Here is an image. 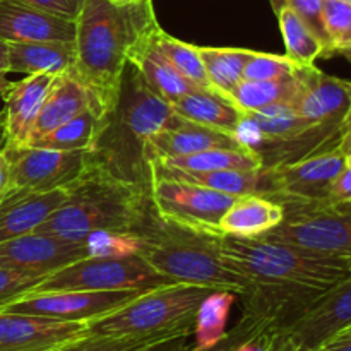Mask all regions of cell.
Returning <instances> with one entry per match:
<instances>
[{"instance_id": "1", "label": "cell", "mask_w": 351, "mask_h": 351, "mask_svg": "<svg viewBox=\"0 0 351 351\" xmlns=\"http://www.w3.org/2000/svg\"><path fill=\"white\" fill-rule=\"evenodd\" d=\"M218 247L249 281V290L240 295L242 315L263 326L264 338L290 326L321 295L351 278V259L263 237L221 235Z\"/></svg>"}, {"instance_id": "2", "label": "cell", "mask_w": 351, "mask_h": 351, "mask_svg": "<svg viewBox=\"0 0 351 351\" xmlns=\"http://www.w3.org/2000/svg\"><path fill=\"white\" fill-rule=\"evenodd\" d=\"M173 119L170 103L156 95L139 71L127 62L119 95L103 115L88 149L89 168L125 184L149 187L147 146L151 137Z\"/></svg>"}, {"instance_id": "3", "label": "cell", "mask_w": 351, "mask_h": 351, "mask_svg": "<svg viewBox=\"0 0 351 351\" xmlns=\"http://www.w3.org/2000/svg\"><path fill=\"white\" fill-rule=\"evenodd\" d=\"M75 24L77 60L72 72L106 112L119 95L127 53L158 24L153 0H84Z\"/></svg>"}, {"instance_id": "4", "label": "cell", "mask_w": 351, "mask_h": 351, "mask_svg": "<svg viewBox=\"0 0 351 351\" xmlns=\"http://www.w3.org/2000/svg\"><path fill=\"white\" fill-rule=\"evenodd\" d=\"M136 235H139V256L173 283L232 291L239 297L249 290L245 276L223 257L218 247L221 235L192 232L163 221L153 204Z\"/></svg>"}, {"instance_id": "5", "label": "cell", "mask_w": 351, "mask_h": 351, "mask_svg": "<svg viewBox=\"0 0 351 351\" xmlns=\"http://www.w3.org/2000/svg\"><path fill=\"white\" fill-rule=\"evenodd\" d=\"M149 208V187L125 184L89 168L36 232L72 242H86L98 232L136 233Z\"/></svg>"}, {"instance_id": "6", "label": "cell", "mask_w": 351, "mask_h": 351, "mask_svg": "<svg viewBox=\"0 0 351 351\" xmlns=\"http://www.w3.org/2000/svg\"><path fill=\"white\" fill-rule=\"evenodd\" d=\"M215 290L171 283L137 295L115 312L86 324V335L175 341L194 335L202 300Z\"/></svg>"}, {"instance_id": "7", "label": "cell", "mask_w": 351, "mask_h": 351, "mask_svg": "<svg viewBox=\"0 0 351 351\" xmlns=\"http://www.w3.org/2000/svg\"><path fill=\"white\" fill-rule=\"evenodd\" d=\"M143 257H84L45 276L31 291H117L139 290L171 285Z\"/></svg>"}, {"instance_id": "8", "label": "cell", "mask_w": 351, "mask_h": 351, "mask_svg": "<svg viewBox=\"0 0 351 351\" xmlns=\"http://www.w3.org/2000/svg\"><path fill=\"white\" fill-rule=\"evenodd\" d=\"M283 208V221L263 239L351 259V204L328 201Z\"/></svg>"}, {"instance_id": "9", "label": "cell", "mask_w": 351, "mask_h": 351, "mask_svg": "<svg viewBox=\"0 0 351 351\" xmlns=\"http://www.w3.org/2000/svg\"><path fill=\"white\" fill-rule=\"evenodd\" d=\"M149 199L163 221L192 232L223 235L219 221L237 197L165 175L151 173Z\"/></svg>"}, {"instance_id": "10", "label": "cell", "mask_w": 351, "mask_h": 351, "mask_svg": "<svg viewBox=\"0 0 351 351\" xmlns=\"http://www.w3.org/2000/svg\"><path fill=\"white\" fill-rule=\"evenodd\" d=\"M351 328V278L317 298L297 321L263 339L266 351H319Z\"/></svg>"}, {"instance_id": "11", "label": "cell", "mask_w": 351, "mask_h": 351, "mask_svg": "<svg viewBox=\"0 0 351 351\" xmlns=\"http://www.w3.org/2000/svg\"><path fill=\"white\" fill-rule=\"evenodd\" d=\"M346 165L348 156L339 147H332L298 161L266 168L269 175L267 197L281 204L328 202L332 184Z\"/></svg>"}, {"instance_id": "12", "label": "cell", "mask_w": 351, "mask_h": 351, "mask_svg": "<svg viewBox=\"0 0 351 351\" xmlns=\"http://www.w3.org/2000/svg\"><path fill=\"white\" fill-rule=\"evenodd\" d=\"M10 165L12 189L47 192L69 189L89 170L88 149L2 147Z\"/></svg>"}, {"instance_id": "13", "label": "cell", "mask_w": 351, "mask_h": 351, "mask_svg": "<svg viewBox=\"0 0 351 351\" xmlns=\"http://www.w3.org/2000/svg\"><path fill=\"white\" fill-rule=\"evenodd\" d=\"M141 293L144 291H29L10 302L2 311L88 324L103 315L112 314Z\"/></svg>"}, {"instance_id": "14", "label": "cell", "mask_w": 351, "mask_h": 351, "mask_svg": "<svg viewBox=\"0 0 351 351\" xmlns=\"http://www.w3.org/2000/svg\"><path fill=\"white\" fill-rule=\"evenodd\" d=\"M297 91L290 106L307 123L341 134L351 110V81L332 77L321 69L297 65Z\"/></svg>"}, {"instance_id": "15", "label": "cell", "mask_w": 351, "mask_h": 351, "mask_svg": "<svg viewBox=\"0 0 351 351\" xmlns=\"http://www.w3.org/2000/svg\"><path fill=\"white\" fill-rule=\"evenodd\" d=\"M84 257H88L86 242H72L40 232L0 243V269L40 280Z\"/></svg>"}, {"instance_id": "16", "label": "cell", "mask_w": 351, "mask_h": 351, "mask_svg": "<svg viewBox=\"0 0 351 351\" xmlns=\"http://www.w3.org/2000/svg\"><path fill=\"white\" fill-rule=\"evenodd\" d=\"M84 335V322L0 311V351H53Z\"/></svg>"}, {"instance_id": "17", "label": "cell", "mask_w": 351, "mask_h": 351, "mask_svg": "<svg viewBox=\"0 0 351 351\" xmlns=\"http://www.w3.org/2000/svg\"><path fill=\"white\" fill-rule=\"evenodd\" d=\"M240 147L250 146H247L235 134L191 122L175 113V119L151 137L147 156L149 161H154L189 156L209 149H240Z\"/></svg>"}, {"instance_id": "18", "label": "cell", "mask_w": 351, "mask_h": 351, "mask_svg": "<svg viewBox=\"0 0 351 351\" xmlns=\"http://www.w3.org/2000/svg\"><path fill=\"white\" fill-rule=\"evenodd\" d=\"M77 24L19 0H0V38L7 43L75 41Z\"/></svg>"}, {"instance_id": "19", "label": "cell", "mask_w": 351, "mask_h": 351, "mask_svg": "<svg viewBox=\"0 0 351 351\" xmlns=\"http://www.w3.org/2000/svg\"><path fill=\"white\" fill-rule=\"evenodd\" d=\"M57 75L33 74L12 82L3 95V130L2 147H23L29 141L45 98Z\"/></svg>"}, {"instance_id": "20", "label": "cell", "mask_w": 351, "mask_h": 351, "mask_svg": "<svg viewBox=\"0 0 351 351\" xmlns=\"http://www.w3.org/2000/svg\"><path fill=\"white\" fill-rule=\"evenodd\" d=\"M67 197V189L21 191L12 189L0 197V243L33 233L57 211Z\"/></svg>"}, {"instance_id": "21", "label": "cell", "mask_w": 351, "mask_h": 351, "mask_svg": "<svg viewBox=\"0 0 351 351\" xmlns=\"http://www.w3.org/2000/svg\"><path fill=\"white\" fill-rule=\"evenodd\" d=\"M158 26H160V24H156V26L151 27L149 31H146V33L134 43V47L130 48L129 53H127V62H130V64L139 71V74L143 75L144 81L147 82V86H149L156 95H160L165 101L173 105V103L178 101L182 96L197 89V86L189 82L187 79L168 62V58L165 57L163 51H161L160 48H158V45L154 43L153 33Z\"/></svg>"}, {"instance_id": "22", "label": "cell", "mask_w": 351, "mask_h": 351, "mask_svg": "<svg viewBox=\"0 0 351 351\" xmlns=\"http://www.w3.org/2000/svg\"><path fill=\"white\" fill-rule=\"evenodd\" d=\"M91 105L99 106L93 93L79 81L74 72L57 75L50 91H48L47 98H45L40 115H38L36 122H34V127L31 130L29 141H27L26 146H29L34 141L50 134L57 127L64 125L65 122L74 119L75 115L84 112Z\"/></svg>"}, {"instance_id": "23", "label": "cell", "mask_w": 351, "mask_h": 351, "mask_svg": "<svg viewBox=\"0 0 351 351\" xmlns=\"http://www.w3.org/2000/svg\"><path fill=\"white\" fill-rule=\"evenodd\" d=\"M151 173L165 175V177L177 178L189 184L201 185L221 194L242 197V195H266L269 194V175L266 168L252 171L242 170H221V171H184L171 168L161 161H151Z\"/></svg>"}, {"instance_id": "24", "label": "cell", "mask_w": 351, "mask_h": 351, "mask_svg": "<svg viewBox=\"0 0 351 351\" xmlns=\"http://www.w3.org/2000/svg\"><path fill=\"white\" fill-rule=\"evenodd\" d=\"M285 218L281 202L266 195L252 194L237 197L219 221L223 235L257 239L276 228Z\"/></svg>"}, {"instance_id": "25", "label": "cell", "mask_w": 351, "mask_h": 351, "mask_svg": "<svg viewBox=\"0 0 351 351\" xmlns=\"http://www.w3.org/2000/svg\"><path fill=\"white\" fill-rule=\"evenodd\" d=\"M178 117L202 125L215 127L239 136L243 123V112L221 93L208 88H197L182 96L171 105Z\"/></svg>"}, {"instance_id": "26", "label": "cell", "mask_w": 351, "mask_h": 351, "mask_svg": "<svg viewBox=\"0 0 351 351\" xmlns=\"http://www.w3.org/2000/svg\"><path fill=\"white\" fill-rule=\"evenodd\" d=\"M75 60V41L9 43V72L62 75L74 71Z\"/></svg>"}, {"instance_id": "27", "label": "cell", "mask_w": 351, "mask_h": 351, "mask_svg": "<svg viewBox=\"0 0 351 351\" xmlns=\"http://www.w3.org/2000/svg\"><path fill=\"white\" fill-rule=\"evenodd\" d=\"M171 168L184 171H221V170H242L252 171L264 168L263 158L252 147L240 149H209L202 153L189 154L180 158L156 160Z\"/></svg>"}, {"instance_id": "28", "label": "cell", "mask_w": 351, "mask_h": 351, "mask_svg": "<svg viewBox=\"0 0 351 351\" xmlns=\"http://www.w3.org/2000/svg\"><path fill=\"white\" fill-rule=\"evenodd\" d=\"M211 89L228 96L243 81V69L254 50L197 47Z\"/></svg>"}, {"instance_id": "29", "label": "cell", "mask_w": 351, "mask_h": 351, "mask_svg": "<svg viewBox=\"0 0 351 351\" xmlns=\"http://www.w3.org/2000/svg\"><path fill=\"white\" fill-rule=\"evenodd\" d=\"M103 115H105V112L99 106L91 105L84 112L75 115L74 119L65 122L64 125L57 127L50 134L41 137V139L34 141L29 146L64 151L89 149L96 134H98Z\"/></svg>"}, {"instance_id": "30", "label": "cell", "mask_w": 351, "mask_h": 351, "mask_svg": "<svg viewBox=\"0 0 351 351\" xmlns=\"http://www.w3.org/2000/svg\"><path fill=\"white\" fill-rule=\"evenodd\" d=\"M295 91H297L295 74L291 77L278 79V81H245L243 79L233 89L230 99L243 113H252L271 108L274 105L291 103Z\"/></svg>"}, {"instance_id": "31", "label": "cell", "mask_w": 351, "mask_h": 351, "mask_svg": "<svg viewBox=\"0 0 351 351\" xmlns=\"http://www.w3.org/2000/svg\"><path fill=\"white\" fill-rule=\"evenodd\" d=\"M239 295L225 290H215L202 300L195 315L194 348H209L226 335L230 311Z\"/></svg>"}, {"instance_id": "32", "label": "cell", "mask_w": 351, "mask_h": 351, "mask_svg": "<svg viewBox=\"0 0 351 351\" xmlns=\"http://www.w3.org/2000/svg\"><path fill=\"white\" fill-rule=\"evenodd\" d=\"M276 16L285 48H287L285 55L291 62H295L297 65H311L317 58L324 57V43L290 7H283Z\"/></svg>"}, {"instance_id": "33", "label": "cell", "mask_w": 351, "mask_h": 351, "mask_svg": "<svg viewBox=\"0 0 351 351\" xmlns=\"http://www.w3.org/2000/svg\"><path fill=\"white\" fill-rule=\"evenodd\" d=\"M153 36L154 43H156L158 48L163 51V55L168 58V62H170V64L173 65L189 82H192V84L197 86V88H211L197 47L184 43V41L170 36V34H168L167 31L161 29L160 26L154 29Z\"/></svg>"}, {"instance_id": "34", "label": "cell", "mask_w": 351, "mask_h": 351, "mask_svg": "<svg viewBox=\"0 0 351 351\" xmlns=\"http://www.w3.org/2000/svg\"><path fill=\"white\" fill-rule=\"evenodd\" d=\"M177 341V339H175ZM170 341L137 338H110V336L84 335L71 343H65L53 351H147Z\"/></svg>"}, {"instance_id": "35", "label": "cell", "mask_w": 351, "mask_h": 351, "mask_svg": "<svg viewBox=\"0 0 351 351\" xmlns=\"http://www.w3.org/2000/svg\"><path fill=\"white\" fill-rule=\"evenodd\" d=\"M295 69H297V64L291 62L287 55L252 51L243 69V79L245 81H278V79L291 77L295 74Z\"/></svg>"}, {"instance_id": "36", "label": "cell", "mask_w": 351, "mask_h": 351, "mask_svg": "<svg viewBox=\"0 0 351 351\" xmlns=\"http://www.w3.org/2000/svg\"><path fill=\"white\" fill-rule=\"evenodd\" d=\"M88 257H127L139 254V235L136 233L98 232L86 240Z\"/></svg>"}, {"instance_id": "37", "label": "cell", "mask_w": 351, "mask_h": 351, "mask_svg": "<svg viewBox=\"0 0 351 351\" xmlns=\"http://www.w3.org/2000/svg\"><path fill=\"white\" fill-rule=\"evenodd\" d=\"M322 19L329 38V50L326 53V58H329L332 48L351 36V3L345 0H324Z\"/></svg>"}, {"instance_id": "38", "label": "cell", "mask_w": 351, "mask_h": 351, "mask_svg": "<svg viewBox=\"0 0 351 351\" xmlns=\"http://www.w3.org/2000/svg\"><path fill=\"white\" fill-rule=\"evenodd\" d=\"M264 336H266V331H264L259 322L240 315L235 328L226 331V335L216 345L209 346V348H194V346L187 348V346H182L177 351H239L240 346L245 345L250 339L264 338Z\"/></svg>"}, {"instance_id": "39", "label": "cell", "mask_w": 351, "mask_h": 351, "mask_svg": "<svg viewBox=\"0 0 351 351\" xmlns=\"http://www.w3.org/2000/svg\"><path fill=\"white\" fill-rule=\"evenodd\" d=\"M322 5H324V0H285V7H290L315 34H317L319 40L324 43L326 53L329 50V38L326 33L324 27V19H322Z\"/></svg>"}, {"instance_id": "40", "label": "cell", "mask_w": 351, "mask_h": 351, "mask_svg": "<svg viewBox=\"0 0 351 351\" xmlns=\"http://www.w3.org/2000/svg\"><path fill=\"white\" fill-rule=\"evenodd\" d=\"M40 281V278L23 276V274L12 273V271L0 269V311L10 302L29 293Z\"/></svg>"}, {"instance_id": "41", "label": "cell", "mask_w": 351, "mask_h": 351, "mask_svg": "<svg viewBox=\"0 0 351 351\" xmlns=\"http://www.w3.org/2000/svg\"><path fill=\"white\" fill-rule=\"evenodd\" d=\"M19 2L36 7L45 12L55 14L58 17H64V19L77 21L84 0H19Z\"/></svg>"}, {"instance_id": "42", "label": "cell", "mask_w": 351, "mask_h": 351, "mask_svg": "<svg viewBox=\"0 0 351 351\" xmlns=\"http://www.w3.org/2000/svg\"><path fill=\"white\" fill-rule=\"evenodd\" d=\"M329 201L351 204V165H346L345 170L335 180L331 187V194H329Z\"/></svg>"}, {"instance_id": "43", "label": "cell", "mask_w": 351, "mask_h": 351, "mask_svg": "<svg viewBox=\"0 0 351 351\" xmlns=\"http://www.w3.org/2000/svg\"><path fill=\"white\" fill-rule=\"evenodd\" d=\"M12 191V178H10V165L5 153L0 147V197Z\"/></svg>"}, {"instance_id": "44", "label": "cell", "mask_w": 351, "mask_h": 351, "mask_svg": "<svg viewBox=\"0 0 351 351\" xmlns=\"http://www.w3.org/2000/svg\"><path fill=\"white\" fill-rule=\"evenodd\" d=\"M339 149H341L343 154L350 156L351 154V110L346 115L345 123H343V130H341V139H339Z\"/></svg>"}, {"instance_id": "45", "label": "cell", "mask_w": 351, "mask_h": 351, "mask_svg": "<svg viewBox=\"0 0 351 351\" xmlns=\"http://www.w3.org/2000/svg\"><path fill=\"white\" fill-rule=\"evenodd\" d=\"M319 351H351V336H338Z\"/></svg>"}, {"instance_id": "46", "label": "cell", "mask_w": 351, "mask_h": 351, "mask_svg": "<svg viewBox=\"0 0 351 351\" xmlns=\"http://www.w3.org/2000/svg\"><path fill=\"white\" fill-rule=\"evenodd\" d=\"M335 55L345 57L346 60H348L351 64V36L346 41H343V43H339L338 47L332 48V51H331V55H329V57H335Z\"/></svg>"}, {"instance_id": "47", "label": "cell", "mask_w": 351, "mask_h": 351, "mask_svg": "<svg viewBox=\"0 0 351 351\" xmlns=\"http://www.w3.org/2000/svg\"><path fill=\"white\" fill-rule=\"evenodd\" d=\"M0 72L9 74V43L0 38Z\"/></svg>"}, {"instance_id": "48", "label": "cell", "mask_w": 351, "mask_h": 351, "mask_svg": "<svg viewBox=\"0 0 351 351\" xmlns=\"http://www.w3.org/2000/svg\"><path fill=\"white\" fill-rule=\"evenodd\" d=\"M185 341H187V339H177V341L163 343V345H158L147 351H177L178 348H182V346H185Z\"/></svg>"}, {"instance_id": "49", "label": "cell", "mask_w": 351, "mask_h": 351, "mask_svg": "<svg viewBox=\"0 0 351 351\" xmlns=\"http://www.w3.org/2000/svg\"><path fill=\"white\" fill-rule=\"evenodd\" d=\"M239 351H266V346H264L263 338H256L247 341L245 345H242L239 348Z\"/></svg>"}, {"instance_id": "50", "label": "cell", "mask_w": 351, "mask_h": 351, "mask_svg": "<svg viewBox=\"0 0 351 351\" xmlns=\"http://www.w3.org/2000/svg\"><path fill=\"white\" fill-rule=\"evenodd\" d=\"M10 86H12V81H9L7 72H0V98H3V95L9 91Z\"/></svg>"}, {"instance_id": "51", "label": "cell", "mask_w": 351, "mask_h": 351, "mask_svg": "<svg viewBox=\"0 0 351 351\" xmlns=\"http://www.w3.org/2000/svg\"><path fill=\"white\" fill-rule=\"evenodd\" d=\"M269 2H271V5H273L274 12L276 14L285 7V0H269Z\"/></svg>"}, {"instance_id": "52", "label": "cell", "mask_w": 351, "mask_h": 351, "mask_svg": "<svg viewBox=\"0 0 351 351\" xmlns=\"http://www.w3.org/2000/svg\"><path fill=\"white\" fill-rule=\"evenodd\" d=\"M2 130H3V112L0 110V137H2Z\"/></svg>"}, {"instance_id": "53", "label": "cell", "mask_w": 351, "mask_h": 351, "mask_svg": "<svg viewBox=\"0 0 351 351\" xmlns=\"http://www.w3.org/2000/svg\"><path fill=\"white\" fill-rule=\"evenodd\" d=\"M339 336H351V328L346 329V331L341 332V335H339Z\"/></svg>"}, {"instance_id": "54", "label": "cell", "mask_w": 351, "mask_h": 351, "mask_svg": "<svg viewBox=\"0 0 351 351\" xmlns=\"http://www.w3.org/2000/svg\"><path fill=\"white\" fill-rule=\"evenodd\" d=\"M117 3H127V2H134V0H113Z\"/></svg>"}, {"instance_id": "55", "label": "cell", "mask_w": 351, "mask_h": 351, "mask_svg": "<svg viewBox=\"0 0 351 351\" xmlns=\"http://www.w3.org/2000/svg\"><path fill=\"white\" fill-rule=\"evenodd\" d=\"M348 165H351V154L348 156Z\"/></svg>"}, {"instance_id": "56", "label": "cell", "mask_w": 351, "mask_h": 351, "mask_svg": "<svg viewBox=\"0 0 351 351\" xmlns=\"http://www.w3.org/2000/svg\"><path fill=\"white\" fill-rule=\"evenodd\" d=\"M345 2H348V3H351V0H345Z\"/></svg>"}]
</instances>
